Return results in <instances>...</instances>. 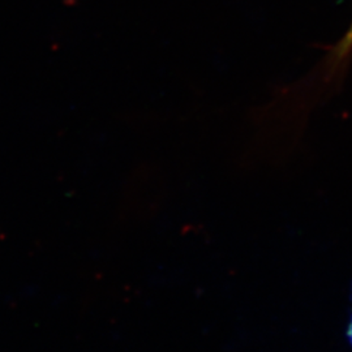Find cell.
<instances>
[{
  "label": "cell",
  "mask_w": 352,
  "mask_h": 352,
  "mask_svg": "<svg viewBox=\"0 0 352 352\" xmlns=\"http://www.w3.org/2000/svg\"><path fill=\"white\" fill-rule=\"evenodd\" d=\"M346 340H347L352 349V316L351 318L349 320V322H347V327H346Z\"/></svg>",
  "instance_id": "cell-2"
},
{
  "label": "cell",
  "mask_w": 352,
  "mask_h": 352,
  "mask_svg": "<svg viewBox=\"0 0 352 352\" xmlns=\"http://www.w3.org/2000/svg\"><path fill=\"white\" fill-rule=\"evenodd\" d=\"M352 50V24L349 28L347 33L344 34V37L342 38L338 46H337V51H336V58L337 59H343L350 51Z\"/></svg>",
  "instance_id": "cell-1"
}]
</instances>
